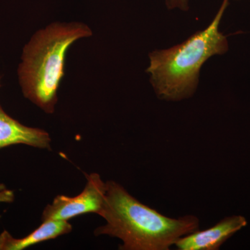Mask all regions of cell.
I'll use <instances>...</instances> for the list:
<instances>
[{
    "label": "cell",
    "mask_w": 250,
    "mask_h": 250,
    "mask_svg": "<svg viewBox=\"0 0 250 250\" xmlns=\"http://www.w3.org/2000/svg\"><path fill=\"white\" fill-rule=\"evenodd\" d=\"M106 224L95 236L119 238L121 250H169L179 238L197 231L200 220L194 215L172 218L143 205L121 184L106 182V193L100 214Z\"/></svg>",
    "instance_id": "1"
},
{
    "label": "cell",
    "mask_w": 250,
    "mask_h": 250,
    "mask_svg": "<svg viewBox=\"0 0 250 250\" xmlns=\"http://www.w3.org/2000/svg\"><path fill=\"white\" fill-rule=\"evenodd\" d=\"M228 5L229 0H223L214 19L204 30L179 45L149 54L150 65L146 72L158 98L169 102L190 98L196 91L202 65L213 56L228 52V39L219 26Z\"/></svg>",
    "instance_id": "2"
},
{
    "label": "cell",
    "mask_w": 250,
    "mask_h": 250,
    "mask_svg": "<svg viewBox=\"0 0 250 250\" xmlns=\"http://www.w3.org/2000/svg\"><path fill=\"white\" fill-rule=\"evenodd\" d=\"M90 35L89 28L80 24H52L36 34L24 49L20 67L26 98L46 113H53L67 49L78 39Z\"/></svg>",
    "instance_id": "3"
},
{
    "label": "cell",
    "mask_w": 250,
    "mask_h": 250,
    "mask_svg": "<svg viewBox=\"0 0 250 250\" xmlns=\"http://www.w3.org/2000/svg\"><path fill=\"white\" fill-rule=\"evenodd\" d=\"M87 184L83 191L75 197L58 195L42 212V220H64L95 213L100 214L103 209L106 193V182L98 173L86 176Z\"/></svg>",
    "instance_id": "4"
},
{
    "label": "cell",
    "mask_w": 250,
    "mask_h": 250,
    "mask_svg": "<svg viewBox=\"0 0 250 250\" xmlns=\"http://www.w3.org/2000/svg\"><path fill=\"white\" fill-rule=\"evenodd\" d=\"M248 225L242 215H231L222 219L214 226L197 230L182 237L174 246L179 250H218L229 238Z\"/></svg>",
    "instance_id": "5"
},
{
    "label": "cell",
    "mask_w": 250,
    "mask_h": 250,
    "mask_svg": "<svg viewBox=\"0 0 250 250\" xmlns=\"http://www.w3.org/2000/svg\"><path fill=\"white\" fill-rule=\"evenodd\" d=\"M17 144L49 149L51 139L44 130L21 124L8 116L0 106V149Z\"/></svg>",
    "instance_id": "6"
},
{
    "label": "cell",
    "mask_w": 250,
    "mask_h": 250,
    "mask_svg": "<svg viewBox=\"0 0 250 250\" xmlns=\"http://www.w3.org/2000/svg\"><path fill=\"white\" fill-rule=\"evenodd\" d=\"M72 230V225L64 220L42 221L39 228L22 238H15L4 230L0 234V250H22L71 232Z\"/></svg>",
    "instance_id": "7"
},
{
    "label": "cell",
    "mask_w": 250,
    "mask_h": 250,
    "mask_svg": "<svg viewBox=\"0 0 250 250\" xmlns=\"http://www.w3.org/2000/svg\"><path fill=\"white\" fill-rule=\"evenodd\" d=\"M14 200V191L7 188L4 184H0V202L12 203Z\"/></svg>",
    "instance_id": "8"
},
{
    "label": "cell",
    "mask_w": 250,
    "mask_h": 250,
    "mask_svg": "<svg viewBox=\"0 0 250 250\" xmlns=\"http://www.w3.org/2000/svg\"><path fill=\"white\" fill-rule=\"evenodd\" d=\"M189 0H166V6L169 9H179L187 11L189 9Z\"/></svg>",
    "instance_id": "9"
}]
</instances>
